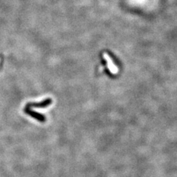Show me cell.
I'll use <instances>...</instances> for the list:
<instances>
[{"label": "cell", "mask_w": 177, "mask_h": 177, "mask_svg": "<svg viewBox=\"0 0 177 177\" xmlns=\"http://www.w3.org/2000/svg\"><path fill=\"white\" fill-rule=\"evenodd\" d=\"M24 111L25 114L31 116L32 118L37 120L40 121V122H45V120H46V118L44 117V115H43V114H39V113L36 112L34 111L31 110V109H30V108H27L25 106Z\"/></svg>", "instance_id": "2"}, {"label": "cell", "mask_w": 177, "mask_h": 177, "mask_svg": "<svg viewBox=\"0 0 177 177\" xmlns=\"http://www.w3.org/2000/svg\"><path fill=\"white\" fill-rule=\"evenodd\" d=\"M52 103V100L50 98L46 99L42 102L39 103H28L26 105V107L27 108H46L49 106Z\"/></svg>", "instance_id": "1"}, {"label": "cell", "mask_w": 177, "mask_h": 177, "mask_svg": "<svg viewBox=\"0 0 177 177\" xmlns=\"http://www.w3.org/2000/svg\"><path fill=\"white\" fill-rule=\"evenodd\" d=\"M104 58H106V60H107L108 63H109V69L111 70V71L112 72H114V73H116V72H118V70H117V68H116L115 66H114L113 63L111 64V61L110 60L109 57L108 56V55L107 54H104Z\"/></svg>", "instance_id": "3"}]
</instances>
